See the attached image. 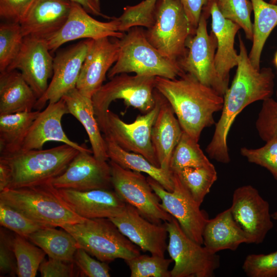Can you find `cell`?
Wrapping results in <instances>:
<instances>
[{"label":"cell","instance_id":"cell-43","mask_svg":"<svg viewBox=\"0 0 277 277\" xmlns=\"http://www.w3.org/2000/svg\"><path fill=\"white\" fill-rule=\"evenodd\" d=\"M255 128L263 141L267 142L277 138V101L271 97L263 101Z\"/></svg>","mask_w":277,"mask_h":277},{"label":"cell","instance_id":"cell-17","mask_svg":"<svg viewBox=\"0 0 277 277\" xmlns=\"http://www.w3.org/2000/svg\"><path fill=\"white\" fill-rule=\"evenodd\" d=\"M88 43L89 39L82 41L56 54L51 80L45 93L37 99L34 110L41 111L47 102L56 103L76 88Z\"/></svg>","mask_w":277,"mask_h":277},{"label":"cell","instance_id":"cell-38","mask_svg":"<svg viewBox=\"0 0 277 277\" xmlns=\"http://www.w3.org/2000/svg\"><path fill=\"white\" fill-rule=\"evenodd\" d=\"M157 0H144L134 6L124 7L121 16L116 17L118 30L125 32L133 27L149 28L154 23V11Z\"/></svg>","mask_w":277,"mask_h":277},{"label":"cell","instance_id":"cell-15","mask_svg":"<svg viewBox=\"0 0 277 277\" xmlns=\"http://www.w3.org/2000/svg\"><path fill=\"white\" fill-rule=\"evenodd\" d=\"M49 182L57 189L88 191L112 188L109 163L96 159L89 151H80L64 172Z\"/></svg>","mask_w":277,"mask_h":277},{"label":"cell","instance_id":"cell-6","mask_svg":"<svg viewBox=\"0 0 277 277\" xmlns=\"http://www.w3.org/2000/svg\"><path fill=\"white\" fill-rule=\"evenodd\" d=\"M60 227L74 238L79 248L102 262H110L117 259L127 260L141 254L139 248L108 218L86 219L82 222L66 224Z\"/></svg>","mask_w":277,"mask_h":277},{"label":"cell","instance_id":"cell-42","mask_svg":"<svg viewBox=\"0 0 277 277\" xmlns=\"http://www.w3.org/2000/svg\"><path fill=\"white\" fill-rule=\"evenodd\" d=\"M240 152L249 162L267 169L277 181V138L266 142L259 148L242 147Z\"/></svg>","mask_w":277,"mask_h":277},{"label":"cell","instance_id":"cell-24","mask_svg":"<svg viewBox=\"0 0 277 277\" xmlns=\"http://www.w3.org/2000/svg\"><path fill=\"white\" fill-rule=\"evenodd\" d=\"M210 13L211 31L214 33L217 41L214 59L215 68L220 78L228 88L230 70L238 65L239 54L234 48V40L241 28L222 15L215 0L211 2Z\"/></svg>","mask_w":277,"mask_h":277},{"label":"cell","instance_id":"cell-21","mask_svg":"<svg viewBox=\"0 0 277 277\" xmlns=\"http://www.w3.org/2000/svg\"><path fill=\"white\" fill-rule=\"evenodd\" d=\"M57 191L67 205L83 218L115 217L124 211L127 205L114 190L57 189Z\"/></svg>","mask_w":277,"mask_h":277},{"label":"cell","instance_id":"cell-33","mask_svg":"<svg viewBox=\"0 0 277 277\" xmlns=\"http://www.w3.org/2000/svg\"><path fill=\"white\" fill-rule=\"evenodd\" d=\"M174 173L200 206L217 179V172L212 164L202 167H185Z\"/></svg>","mask_w":277,"mask_h":277},{"label":"cell","instance_id":"cell-30","mask_svg":"<svg viewBox=\"0 0 277 277\" xmlns=\"http://www.w3.org/2000/svg\"><path fill=\"white\" fill-rule=\"evenodd\" d=\"M41 111L32 110L0 115V156L22 149L30 128Z\"/></svg>","mask_w":277,"mask_h":277},{"label":"cell","instance_id":"cell-16","mask_svg":"<svg viewBox=\"0 0 277 277\" xmlns=\"http://www.w3.org/2000/svg\"><path fill=\"white\" fill-rule=\"evenodd\" d=\"M19 70L37 99L42 97L53 73V58L46 41L24 37L20 52L6 70Z\"/></svg>","mask_w":277,"mask_h":277},{"label":"cell","instance_id":"cell-50","mask_svg":"<svg viewBox=\"0 0 277 277\" xmlns=\"http://www.w3.org/2000/svg\"><path fill=\"white\" fill-rule=\"evenodd\" d=\"M272 219L277 221V210L271 214Z\"/></svg>","mask_w":277,"mask_h":277},{"label":"cell","instance_id":"cell-54","mask_svg":"<svg viewBox=\"0 0 277 277\" xmlns=\"http://www.w3.org/2000/svg\"><path fill=\"white\" fill-rule=\"evenodd\" d=\"M276 231H277V230H276Z\"/></svg>","mask_w":277,"mask_h":277},{"label":"cell","instance_id":"cell-12","mask_svg":"<svg viewBox=\"0 0 277 277\" xmlns=\"http://www.w3.org/2000/svg\"><path fill=\"white\" fill-rule=\"evenodd\" d=\"M155 105L146 113L138 115L131 123L123 121L109 110L107 113V130L104 136L112 138L123 149L140 154L151 163L160 167L151 140L153 125L160 107V93L155 89Z\"/></svg>","mask_w":277,"mask_h":277},{"label":"cell","instance_id":"cell-49","mask_svg":"<svg viewBox=\"0 0 277 277\" xmlns=\"http://www.w3.org/2000/svg\"><path fill=\"white\" fill-rule=\"evenodd\" d=\"M10 171L8 165L0 160V191L8 187L10 182Z\"/></svg>","mask_w":277,"mask_h":277},{"label":"cell","instance_id":"cell-47","mask_svg":"<svg viewBox=\"0 0 277 277\" xmlns=\"http://www.w3.org/2000/svg\"><path fill=\"white\" fill-rule=\"evenodd\" d=\"M212 0H179L192 27L196 29L203 9Z\"/></svg>","mask_w":277,"mask_h":277},{"label":"cell","instance_id":"cell-25","mask_svg":"<svg viewBox=\"0 0 277 277\" xmlns=\"http://www.w3.org/2000/svg\"><path fill=\"white\" fill-rule=\"evenodd\" d=\"M183 131L172 107L160 93V110L152 127L151 140L161 168L170 170L172 154Z\"/></svg>","mask_w":277,"mask_h":277},{"label":"cell","instance_id":"cell-20","mask_svg":"<svg viewBox=\"0 0 277 277\" xmlns=\"http://www.w3.org/2000/svg\"><path fill=\"white\" fill-rule=\"evenodd\" d=\"M109 219L123 235L143 251L164 256L168 234L164 224L149 221L135 207L128 204L121 214Z\"/></svg>","mask_w":277,"mask_h":277},{"label":"cell","instance_id":"cell-39","mask_svg":"<svg viewBox=\"0 0 277 277\" xmlns=\"http://www.w3.org/2000/svg\"><path fill=\"white\" fill-rule=\"evenodd\" d=\"M215 2L222 15L239 25L246 38L252 41L251 14L253 7L250 0H215Z\"/></svg>","mask_w":277,"mask_h":277},{"label":"cell","instance_id":"cell-45","mask_svg":"<svg viewBox=\"0 0 277 277\" xmlns=\"http://www.w3.org/2000/svg\"><path fill=\"white\" fill-rule=\"evenodd\" d=\"M13 238L3 229L0 230L1 276L17 275V263L13 248Z\"/></svg>","mask_w":277,"mask_h":277},{"label":"cell","instance_id":"cell-27","mask_svg":"<svg viewBox=\"0 0 277 277\" xmlns=\"http://www.w3.org/2000/svg\"><path fill=\"white\" fill-rule=\"evenodd\" d=\"M62 98L66 103L69 114L74 116L85 128L93 155L100 161H107L106 143L95 115L92 98L81 94L76 88Z\"/></svg>","mask_w":277,"mask_h":277},{"label":"cell","instance_id":"cell-32","mask_svg":"<svg viewBox=\"0 0 277 277\" xmlns=\"http://www.w3.org/2000/svg\"><path fill=\"white\" fill-rule=\"evenodd\" d=\"M28 240L43 250L49 258L68 262H74V254L79 248L69 232L55 227L40 229L32 233Z\"/></svg>","mask_w":277,"mask_h":277},{"label":"cell","instance_id":"cell-2","mask_svg":"<svg viewBox=\"0 0 277 277\" xmlns=\"http://www.w3.org/2000/svg\"><path fill=\"white\" fill-rule=\"evenodd\" d=\"M155 87L170 104L183 130L197 142L223 108V96L187 73L172 80L156 76Z\"/></svg>","mask_w":277,"mask_h":277},{"label":"cell","instance_id":"cell-4","mask_svg":"<svg viewBox=\"0 0 277 277\" xmlns=\"http://www.w3.org/2000/svg\"><path fill=\"white\" fill-rule=\"evenodd\" d=\"M118 39L120 51L117 61L109 70L111 79L123 73L175 79L185 72L178 62L163 56L148 41L142 27H133Z\"/></svg>","mask_w":277,"mask_h":277},{"label":"cell","instance_id":"cell-1","mask_svg":"<svg viewBox=\"0 0 277 277\" xmlns=\"http://www.w3.org/2000/svg\"><path fill=\"white\" fill-rule=\"evenodd\" d=\"M239 42L240 51L236 73L223 96L221 115L206 149L211 159L223 164L230 161L227 139L236 117L248 105L271 97L274 92L275 75L272 69L270 67L255 69L249 60L240 34Z\"/></svg>","mask_w":277,"mask_h":277},{"label":"cell","instance_id":"cell-11","mask_svg":"<svg viewBox=\"0 0 277 277\" xmlns=\"http://www.w3.org/2000/svg\"><path fill=\"white\" fill-rule=\"evenodd\" d=\"M109 164L112 188L125 202L152 223L161 224L162 222L171 220L172 216L162 207L161 200L147 177L141 172L123 168L112 161Z\"/></svg>","mask_w":277,"mask_h":277},{"label":"cell","instance_id":"cell-13","mask_svg":"<svg viewBox=\"0 0 277 277\" xmlns=\"http://www.w3.org/2000/svg\"><path fill=\"white\" fill-rule=\"evenodd\" d=\"M151 188L159 197L162 207L178 221L185 234L196 243L203 245L202 233L209 219L200 205L192 197L177 175L173 172L174 189L166 190L157 181L148 176Z\"/></svg>","mask_w":277,"mask_h":277},{"label":"cell","instance_id":"cell-22","mask_svg":"<svg viewBox=\"0 0 277 277\" xmlns=\"http://www.w3.org/2000/svg\"><path fill=\"white\" fill-rule=\"evenodd\" d=\"M68 113L63 98L56 103H49L33 122L21 151L42 149L47 142L55 141L70 145L80 151L92 152L85 144L79 145L67 136L61 121L63 116Z\"/></svg>","mask_w":277,"mask_h":277},{"label":"cell","instance_id":"cell-51","mask_svg":"<svg viewBox=\"0 0 277 277\" xmlns=\"http://www.w3.org/2000/svg\"><path fill=\"white\" fill-rule=\"evenodd\" d=\"M273 62H274V65L275 66L276 68H277V51L276 52V53H275V54L274 55Z\"/></svg>","mask_w":277,"mask_h":277},{"label":"cell","instance_id":"cell-7","mask_svg":"<svg viewBox=\"0 0 277 277\" xmlns=\"http://www.w3.org/2000/svg\"><path fill=\"white\" fill-rule=\"evenodd\" d=\"M154 23L145 30L149 43L165 57L177 62L186 55L188 38L195 34L179 0H157Z\"/></svg>","mask_w":277,"mask_h":277},{"label":"cell","instance_id":"cell-31","mask_svg":"<svg viewBox=\"0 0 277 277\" xmlns=\"http://www.w3.org/2000/svg\"><path fill=\"white\" fill-rule=\"evenodd\" d=\"M254 13L252 45L248 54L253 67L260 70V60L264 45L277 26V4L265 0H250Z\"/></svg>","mask_w":277,"mask_h":277},{"label":"cell","instance_id":"cell-52","mask_svg":"<svg viewBox=\"0 0 277 277\" xmlns=\"http://www.w3.org/2000/svg\"><path fill=\"white\" fill-rule=\"evenodd\" d=\"M269 3L273 4H276L277 3V0H269Z\"/></svg>","mask_w":277,"mask_h":277},{"label":"cell","instance_id":"cell-55","mask_svg":"<svg viewBox=\"0 0 277 277\" xmlns=\"http://www.w3.org/2000/svg\"><path fill=\"white\" fill-rule=\"evenodd\" d=\"M277 4V3H276Z\"/></svg>","mask_w":277,"mask_h":277},{"label":"cell","instance_id":"cell-8","mask_svg":"<svg viewBox=\"0 0 277 277\" xmlns=\"http://www.w3.org/2000/svg\"><path fill=\"white\" fill-rule=\"evenodd\" d=\"M155 76L129 75L126 73L115 75L103 84L92 97L95 115L102 132L107 130V113L111 103L123 100L125 104L142 113L151 110L155 105Z\"/></svg>","mask_w":277,"mask_h":277},{"label":"cell","instance_id":"cell-3","mask_svg":"<svg viewBox=\"0 0 277 277\" xmlns=\"http://www.w3.org/2000/svg\"><path fill=\"white\" fill-rule=\"evenodd\" d=\"M0 202L46 227H61L86 219L75 213L49 182L38 185L7 188L0 191Z\"/></svg>","mask_w":277,"mask_h":277},{"label":"cell","instance_id":"cell-9","mask_svg":"<svg viewBox=\"0 0 277 277\" xmlns=\"http://www.w3.org/2000/svg\"><path fill=\"white\" fill-rule=\"evenodd\" d=\"M164 224L169 235L167 250L174 262L171 277L214 276L220 256L189 238L175 217Z\"/></svg>","mask_w":277,"mask_h":277},{"label":"cell","instance_id":"cell-35","mask_svg":"<svg viewBox=\"0 0 277 277\" xmlns=\"http://www.w3.org/2000/svg\"><path fill=\"white\" fill-rule=\"evenodd\" d=\"M18 234L13 238V248L18 277H34L46 254L43 250Z\"/></svg>","mask_w":277,"mask_h":277},{"label":"cell","instance_id":"cell-46","mask_svg":"<svg viewBox=\"0 0 277 277\" xmlns=\"http://www.w3.org/2000/svg\"><path fill=\"white\" fill-rule=\"evenodd\" d=\"M76 268L74 262L49 258L42 262L38 270L42 277H72L79 274Z\"/></svg>","mask_w":277,"mask_h":277},{"label":"cell","instance_id":"cell-29","mask_svg":"<svg viewBox=\"0 0 277 277\" xmlns=\"http://www.w3.org/2000/svg\"><path fill=\"white\" fill-rule=\"evenodd\" d=\"M109 159L123 168L144 172L157 181L166 190L174 189L173 172L156 167L143 155L130 152L118 146L109 136H104Z\"/></svg>","mask_w":277,"mask_h":277},{"label":"cell","instance_id":"cell-14","mask_svg":"<svg viewBox=\"0 0 277 277\" xmlns=\"http://www.w3.org/2000/svg\"><path fill=\"white\" fill-rule=\"evenodd\" d=\"M234 221L247 235L249 244L263 243L273 228L269 205L250 185L234 190L230 207Z\"/></svg>","mask_w":277,"mask_h":277},{"label":"cell","instance_id":"cell-28","mask_svg":"<svg viewBox=\"0 0 277 277\" xmlns=\"http://www.w3.org/2000/svg\"><path fill=\"white\" fill-rule=\"evenodd\" d=\"M34 92L17 70L0 72V115L34 110Z\"/></svg>","mask_w":277,"mask_h":277},{"label":"cell","instance_id":"cell-18","mask_svg":"<svg viewBox=\"0 0 277 277\" xmlns=\"http://www.w3.org/2000/svg\"><path fill=\"white\" fill-rule=\"evenodd\" d=\"M118 23L115 17L107 22L93 18L80 5L72 2L68 17L61 29L46 41L50 52L62 45L78 39H97L109 37L121 38L124 32L118 30Z\"/></svg>","mask_w":277,"mask_h":277},{"label":"cell","instance_id":"cell-37","mask_svg":"<svg viewBox=\"0 0 277 277\" xmlns=\"http://www.w3.org/2000/svg\"><path fill=\"white\" fill-rule=\"evenodd\" d=\"M173 260L156 255L140 254L125 260L131 277H171L169 267Z\"/></svg>","mask_w":277,"mask_h":277},{"label":"cell","instance_id":"cell-23","mask_svg":"<svg viewBox=\"0 0 277 277\" xmlns=\"http://www.w3.org/2000/svg\"><path fill=\"white\" fill-rule=\"evenodd\" d=\"M71 5L69 0H35L20 23L24 36L46 41L65 24Z\"/></svg>","mask_w":277,"mask_h":277},{"label":"cell","instance_id":"cell-10","mask_svg":"<svg viewBox=\"0 0 277 277\" xmlns=\"http://www.w3.org/2000/svg\"><path fill=\"white\" fill-rule=\"evenodd\" d=\"M210 15V11L204 8L195 34L186 41L187 52L177 62L185 73L193 75L223 96L228 88L220 78L215 68L217 41L214 33L211 31L209 34L207 31V19Z\"/></svg>","mask_w":277,"mask_h":277},{"label":"cell","instance_id":"cell-48","mask_svg":"<svg viewBox=\"0 0 277 277\" xmlns=\"http://www.w3.org/2000/svg\"><path fill=\"white\" fill-rule=\"evenodd\" d=\"M71 2L80 5L90 14L101 16L104 18H109V16L104 14L102 12L101 0H69Z\"/></svg>","mask_w":277,"mask_h":277},{"label":"cell","instance_id":"cell-26","mask_svg":"<svg viewBox=\"0 0 277 277\" xmlns=\"http://www.w3.org/2000/svg\"><path fill=\"white\" fill-rule=\"evenodd\" d=\"M203 244L213 252L223 250L235 251L249 239L234 221L230 208L208 219L202 233Z\"/></svg>","mask_w":277,"mask_h":277},{"label":"cell","instance_id":"cell-36","mask_svg":"<svg viewBox=\"0 0 277 277\" xmlns=\"http://www.w3.org/2000/svg\"><path fill=\"white\" fill-rule=\"evenodd\" d=\"M24 36L19 23L5 22L0 25V72L6 71L18 54Z\"/></svg>","mask_w":277,"mask_h":277},{"label":"cell","instance_id":"cell-41","mask_svg":"<svg viewBox=\"0 0 277 277\" xmlns=\"http://www.w3.org/2000/svg\"><path fill=\"white\" fill-rule=\"evenodd\" d=\"M242 269L249 277H277V250L268 254L248 255Z\"/></svg>","mask_w":277,"mask_h":277},{"label":"cell","instance_id":"cell-19","mask_svg":"<svg viewBox=\"0 0 277 277\" xmlns=\"http://www.w3.org/2000/svg\"><path fill=\"white\" fill-rule=\"evenodd\" d=\"M109 37L89 39L88 51L82 65L76 88L89 98L100 89L106 74L117 61L120 51L118 38Z\"/></svg>","mask_w":277,"mask_h":277},{"label":"cell","instance_id":"cell-40","mask_svg":"<svg viewBox=\"0 0 277 277\" xmlns=\"http://www.w3.org/2000/svg\"><path fill=\"white\" fill-rule=\"evenodd\" d=\"M0 224L2 226L27 239L32 233L46 227L2 202H0Z\"/></svg>","mask_w":277,"mask_h":277},{"label":"cell","instance_id":"cell-5","mask_svg":"<svg viewBox=\"0 0 277 277\" xmlns=\"http://www.w3.org/2000/svg\"><path fill=\"white\" fill-rule=\"evenodd\" d=\"M80 151L65 144L48 149L20 151L0 156L9 167L10 182L7 188L35 186L61 175Z\"/></svg>","mask_w":277,"mask_h":277},{"label":"cell","instance_id":"cell-44","mask_svg":"<svg viewBox=\"0 0 277 277\" xmlns=\"http://www.w3.org/2000/svg\"><path fill=\"white\" fill-rule=\"evenodd\" d=\"M74 263L81 275L88 277H109L110 268L106 262L97 261L84 249L78 248L74 257Z\"/></svg>","mask_w":277,"mask_h":277},{"label":"cell","instance_id":"cell-34","mask_svg":"<svg viewBox=\"0 0 277 277\" xmlns=\"http://www.w3.org/2000/svg\"><path fill=\"white\" fill-rule=\"evenodd\" d=\"M211 164L198 142L183 131L172 154L170 170L174 172L185 167H202Z\"/></svg>","mask_w":277,"mask_h":277},{"label":"cell","instance_id":"cell-53","mask_svg":"<svg viewBox=\"0 0 277 277\" xmlns=\"http://www.w3.org/2000/svg\"><path fill=\"white\" fill-rule=\"evenodd\" d=\"M276 97H277V90H276Z\"/></svg>","mask_w":277,"mask_h":277}]
</instances>
